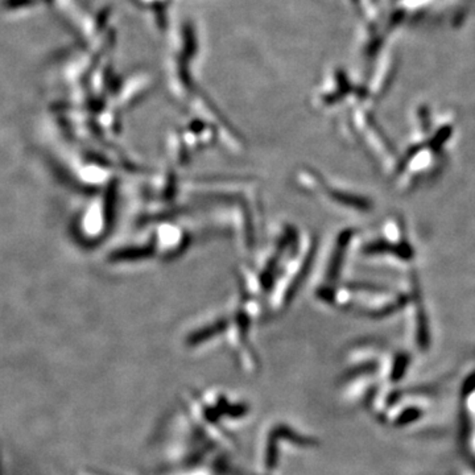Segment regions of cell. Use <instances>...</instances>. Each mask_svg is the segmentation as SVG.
Here are the masks:
<instances>
[]
</instances>
